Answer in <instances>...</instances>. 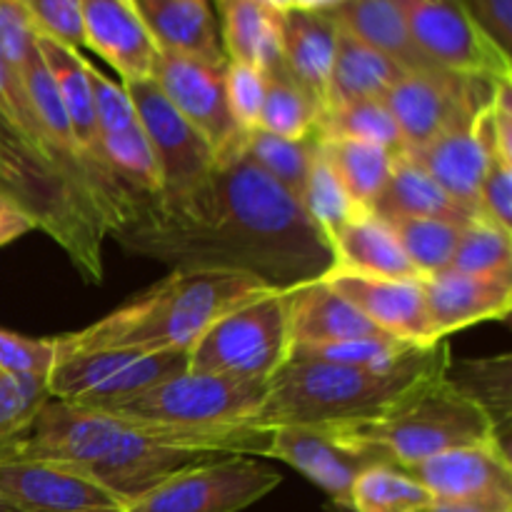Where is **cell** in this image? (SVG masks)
Wrapping results in <instances>:
<instances>
[{
  "instance_id": "6da1fadb",
  "label": "cell",
  "mask_w": 512,
  "mask_h": 512,
  "mask_svg": "<svg viewBox=\"0 0 512 512\" xmlns=\"http://www.w3.org/2000/svg\"><path fill=\"white\" fill-rule=\"evenodd\" d=\"M115 238L173 268L235 270L290 290L333 268L328 240L298 198L245 155L215 163L175 198H155Z\"/></svg>"
},
{
  "instance_id": "7a4b0ae2",
  "label": "cell",
  "mask_w": 512,
  "mask_h": 512,
  "mask_svg": "<svg viewBox=\"0 0 512 512\" xmlns=\"http://www.w3.org/2000/svg\"><path fill=\"white\" fill-rule=\"evenodd\" d=\"M270 445L273 428L253 423L190 428L50 398L28 433L0 455L68 465L128 505L190 465L225 455L268 458Z\"/></svg>"
},
{
  "instance_id": "3957f363",
  "label": "cell",
  "mask_w": 512,
  "mask_h": 512,
  "mask_svg": "<svg viewBox=\"0 0 512 512\" xmlns=\"http://www.w3.org/2000/svg\"><path fill=\"white\" fill-rule=\"evenodd\" d=\"M450 360L448 340L415 350L403 363L385 370L290 358L268 383V395L253 425L353 428L373 423L420 385L443 375Z\"/></svg>"
},
{
  "instance_id": "277c9868",
  "label": "cell",
  "mask_w": 512,
  "mask_h": 512,
  "mask_svg": "<svg viewBox=\"0 0 512 512\" xmlns=\"http://www.w3.org/2000/svg\"><path fill=\"white\" fill-rule=\"evenodd\" d=\"M270 288L235 270L173 268L155 285L133 295L105 318L75 333L60 335L58 358L105 348L183 350L190 353L200 335L228 310Z\"/></svg>"
},
{
  "instance_id": "5b68a950",
  "label": "cell",
  "mask_w": 512,
  "mask_h": 512,
  "mask_svg": "<svg viewBox=\"0 0 512 512\" xmlns=\"http://www.w3.org/2000/svg\"><path fill=\"white\" fill-rule=\"evenodd\" d=\"M375 445L400 468L473 445L500 443L493 420L443 375L428 380L373 423L340 428Z\"/></svg>"
},
{
  "instance_id": "8992f818",
  "label": "cell",
  "mask_w": 512,
  "mask_h": 512,
  "mask_svg": "<svg viewBox=\"0 0 512 512\" xmlns=\"http://www.w3.org/2000/svg\"><path fill=\"white\" fill-rule=\"evenodd\" d=\"M285 290H265L220 315L188 353V370L270 383L290 360Z\"/></svg>"
},
{
  "instance_id": "52a82bcc",
  "label": "cell",
  "mask_w": 512,
  "mask_h": 512,
  "mask_svg": "<svg viewBox=\"0 0 512 512\" xmlns=\"http://www.w3.org/2000/svg\"><path fill=\"white\" fill-rule=\"evenodd\" d=\"M188 370L183 350L105 348L63 355L48 375V393L83 408H113Z\"/></svg>"
},
{
  "instance_id": "ba28073f",
  "label": "cell",
  "mask_w": 512,
  "mask_h": 512,
  "mask_svg": "<svg viewBox=\"0 0 512 512\" xmlns=\"http://www.w3.org/2000/svg\"><path fill=\"white\" fill-rule=\"evenodd\" d=\"M265 395H268V383L183 370L125 403L100 410L153 420V423L215 428V425L253 423L260 405L265 403Z\"/></svg>"
},
{
  "instance_id": "9c48e42d",
  "label": "cell",
  "mask_w": 512,
  "mask_h": 512,
  "mask_svg": "<svg viewBox=\"0 0 512 512\" xmlns=\"http://www.w3.org/2000/svg\"><path fill=\"white\" fill-rule=\"evenodd\" d=\"M270 465L250 455H225L190 465L130 500L123 512H240L280 485Z\"/></svg>"
},
{
  "instance_id": "30bf717a",
  "label": "cell",
  "mask_w": 512,
  "mask_h": 512,
  "mask_svg": "<svg viewBox=\"0 0 512 512\" xmlns=\"http://www.w3.org/2000/svg\"><path fill=\"white\" fill-rule=\"evenodd\" d=\"M413 43L445 73L470 80H510V55L480 28L460 0H400Z\"/></svg>"
},
{
  "instance_id": "8fae6325",
  "label": "cell",
  "mask_w": 512,
  "mask_h": 512,
  "mask_svg": "<svg viewBox=\"0 0 512 512\" xmlns=\"http://www.w3.org/2000/svg\"><path fill=\"white\" fill-rule=\"evenodd\" d=\"M153 80L175 110L203 135L213 150V165L243 155L248 130H240L225 98V65L158 53Z\"/></svg>"
},
{
  "instance_id": "7c38bea8",
  "label": "cell",
  "mask_w": 512,
  "mask_h": 512,
  "mask_svg": "<svg viewBox=\"0 0 512 512\" xmlns=\"http://www.w3.org/2000/svg\"><path fill=\"white\" fill-rule=\"evenodd\" d=\"M160 168V195L175 198L203 183L213 170V150L170 105L153 78L123 83Z\"/></svg>"
},
{
  "instance_id": "4fadbf2b",
  "label": "cell",
  "mask_w": 512,
  "mask_h": 512,
  "mask_svg": "<svg viewBox=\"0 0 512 512\" xmlns=\"http://www.w3.org/2000/svg\"><path fill=\"white\" fill-rule=\"evenodd\" d=\"M268 458L283 460L330 495V503H348L355 478L370 465L390 463L375 445L350 438L340 428L283 425L273 428ZM395 465V463H393Z\"/></svg>"
},
{
  "instance_id": "5bb4252c",
  "label": "cell",
  "mask_w": 512,
  "mask_h": 512,
  "mask_svg": "<svg viewBox=\"0 0 512 512\" xmlns=\"http://www.w3.org/2000/svg\"><path fill=\"white\" fill-rule=\"evenodd\" d=\"M493 88L495 83L488 80L460 78L445 70H420L405 73L385 93L383 103L398 125L405 153H413L448 128L465 108L488 98Z\"/></svg>"
},
{
  "instance_id": "9a60e30c",
  "label": "cell",
  "mask_w": 512,
  "mask_h": 512,
  "mask_svg": "<svg viewBox=\"0 0 512 512\" xmlns=\"http://www.w3.org/2000/svg\"><path fill=\"white\" fill-rule=\"evenodd\" d=\"M405 470L438 503H473L512 512L510 453L500 443L450 450Z\"/></svg>"
},
{
  "instance_id": "2e32d148",
  "label": "cell",
  "mask_w": 512,
  "mask_h": 512,
  "mask_svg": "<svg viewBox=\"0 0 512 512\" xmlns=\"http://www.w3.org/2000/svg\"><path fill=\"white\" fill-rule=\"evenodd\" d=\"M0 498L20 512H123L95 480L50 460L0 455Z\"/></svg>"
},
{
  "instance_id": "e0dca14e",
  "label": "cell",
  "mask_w": 512,
  "mask_h": 512,
  "mask_svg": "<svg viewBox=\"0 0 512 512\" xmlns=\"http://www.w3.org/2000/svg\"><path fill=\"white\" fill-rule=\"evenodd\" d=\"M320 280L338 290L378 330L390 338L405 340L418 348L438 343L420 280L368 278V275L328 270Z\"/></svg>"
},
{
  "instance_id": "ac0fdd59",
  "label": "cell",
  "mask_w": 512,
  "mask_h": 512,
  "mask_svg": "<svg viewBox=\"0 0 512 512\" xmlns=\"http://www.w3.org/2000/svg\"><path fill=\"white\" fill-rule=\"evenodd\" d=\"M485 100L465 108L428 145L408 153L450 198L458 200L473 213H478V190L483 183L488 160L490 155H495L485 140L483 130H480L478 120Z\"/></svg>"
},
{
  "instance_id": "d6986e66",
  "label": "cell",
  "mask_w": 512,
  "mask_h": 512,
  "mask_svg": "<svg viewBox=\"0 0 512 512\" xmlns=\"http://www.w3.org/2000/svg\"><path fill=\"white\" fill-rule=\"evenodd\" d=\"M85 48L98 53L120 83L153 78L158 45L130 0H83Z\"/></svg>"
},
{
  "instance_id": "ffe728a7",
  "label": "cell",
  "mask_w": 512,
  "mask_h": 512,
  "mask_svg": "<svg viewBox=\"0 0 512 512\" xmlns=\"http://www.w3.org/2000/svg\"><path fill=\"white\" fill-rule=\"evenodd\" d=\"M420 288L440 340L470 325L508 318L512 308V278H475L448 268L420 280Z\"/></svg>"
},
{
  "instance_id": "44dd1931",
  "label": "cell",
  "mask_w": 512,
  "mask_h": 512,
  "mask_svg": "<svg viewBox=\"0 0 512 512\" xmlns=\"http://www.w3.org/2000/svg\"><path fill=\"white\" fill-rule=\"evenodd\" d=\"M38 50L43 55L45 68L53 75V83L58 88L60 100H63V108L68 113L70 130H73L75 145H78L80 155L85 158V163L105 180L113 188L125 190L133 198L138 195L128 188L125 183H120L113 173L108 170V165L103 163V153H100V133H98V118H95V103H93V85H90V73L88 65L90 60H85L83 55L75 48L58 43V40H50L45 35H38ZM140 203H145L143 198H138ZM150 205V203H145Z\"/></svg>"
},
{
  "instance_id": "7402d4cb",
  "label": "cell",
  "mask_w": 512,
  "mask_h": 512,
  "mask_svg": "<svg viewBox=\"0 0 512 512\" xmlns=\"http://www.w3.org/2000/svg\"><path fill=\"white\" fill-rule=\"evenodd\" d=\"M340 25L333 10H288L283 15V70L310 100L328 108V85L338 53Z\"/></svg>"
},
{
  "instance_id": "603a6c76",
  "label": "cell",
  "mask_w": 512,
  "mask_h": 512,
  "mask_svg": "<svg viewBox=\"0 0 512 512\" xmlns=\"http://www.w3.org/2000/svg\"><path fill=\"white\" fill-rule=\"evenodd\" d=\"M285 300H288L293 348L340 343V340L383 338L385 335L338 290H333L320 278L285 290Z\"/></svg>"
},
{
  "instance_id": "cb8c5ba5",
  "label": "cell",
  "mask_w": 512,
  "mask_h": 512,
  "mask_svg": "<svg viewBox=\"0 0 512 512\" xmlns=\"http://www.w3.org/2000/svg\"><path fill=\"white\" fill-rule=\"evenodd\" d=\"M133 5L160 53L228 63L210 0H135Z\"/></svg>"
},
{
  "instance_id": "d4e9b609",
  "label": "cell",
  "mask_w": 512,
  "mask_h": 512,
  "mask_svg": "<svg viewBox=\"0 0 512 512\" xmlns=\"http://www.w3.org/2000/svg\"><path fill=\"white\" fill-rule=\"evenodd\" d=\"M330 253V270H345L368 278L420 280V273L405 258L393 228L370 210L355 215L330 238Z\"/></svg>"
},
{
  "instance_id": "484cf974",
  "label": "cell",
  "mask_w": 512,
  "mask_h": 512,
  "mask_svg": "<svg viewBox=\"0 0 512 512\" xmlns=\"http://www.w3.org/2000/svg\"><path fill=\"white\" fill-rule=\"evenodd\" d=\"M370 213L385 223L408 218H438L450 223H468L473 210L450 198L408 153H398L390 165V175L375 198Z\"/></svg>"
},
{
  "instance_id": "4316f807",
  "label": "cell",
  "mask_w": 512,
  "mask_h": 512,
  "mask_svg": "<svg viewBox=\"0 0 512 512\" xmlns=\"http://www.w3.org/2000/svg\"><path fill=\"white\" fill-rule=\"evenodd\" d=\"M333 15L340 28L383 53L405 73L440 70L413 43L400 0H343Z\"/></svg>"
},
{
  "instance_id": "83f0119b",
  "label": "cell",
  "mask_w": 512,
  "mask_h": 512,
  "mask_svg": "<svg viewBox=\"0 0 512 512\" xmlns=\"http://www.w3.org/2000/svg\"><path fill=\"white\" fill-rule=\"evenodd\" d=\"M220 45L233 63L253 65L265 75L283 63V15L255 0H223Z\"/></svg>"
},
{
  "instance_id": "f1b7e54d",
  "label": "cell",
  "mask_w": 512,
  "mask_h": 512,
  "mask_svg": "<svg viewBox=\"0 0 512 512\" xmlns=\"http://www.w3.org/2000/svg\"><path fill=\"white\" fill-rule=\"evenodd\" d=\"M403 75L405 70L400 65L340 28L338 53L328 85V108L355 100H383Z\"/></svg>"
},
{
  "instance_id": "f546056e",
  "label": "cell",
  "mask_w": 512,
  "mask_h": 512,
  "mask_svg": "<svg viewBox=\"0 0 512 512\" xmlns=\"http://www.w3.org/2000/svg\"><path fill=\"white\" fill-rule=\"evenodd\" d=\"M315 140H318V150L323 153V158L328 160L343 188L348 190L350 200L360 210L373 208L375 198L388 180L395 155L380 145L358 143V140H333L318 138V135Z\"/></svg>"
},
{
  "instance_id": "4dcf8cb0",
  "label": "cell",
  "mask_w": 512,
  "mask_h": 512,
  "mask_svg": "<svg viewBox=\"0 0 512 512\" xmlns=\"http://www.w3.org/2000/svg\"><path fill=\"white\" fill-rule=\"evenodd\" d=\"M430 503L433 495L408 470L378 463L355 478L345 505L353 512H425Z\"/></svg>"
},
{
  "instance_id": "1f68e13d",
  "label": "cell",
  "mask_w": 512,
  "mask_h": 512,
  "mask_svg": "<svg viewBox=\"0 0 512 512\" xmlns=\"http://www.w3.org/2000/svg\"><path fill=\"white\" fill-rule=\"evenodd\" d=\"M445 378L465 398H470L475 405H480L485 410V415L493 420L500 445L508 450L505 438L510 433V355H500V358L493 360H473V363L460 365H453V360H450L448 370H445Z\"/></svg>"
},
{
  "instance_id": "d6a6232c",
  "label": "cell",
  "mask_w": 512,
  "mask_h": 512,
  "mask_svg": "<svg viewBox=\"0 0 512 512\" xmlns=\"http://www.w3.org/2000/svg\"><path fill=\"white\" fill-rule=\"evenodd\" d=\"M318 138L358 140V143L380 145L393 155L405 153L403 138L393 115L383 100H355V103L328 108L315 128Z\"/></svg>"
},
{
  "instance_id": "836d02e7",
  "label": "cell",
  "mask_w": 512,
  "mask_h": 512,
  "mask_svg": "<svg viewBox=\"0 0 512 512\" xmlns=\"http://www.w3.org/2000/svg\"><path fill=\"white\" fill-rule=\"evenodd\" d=\"M450 270L475 278H512V233L473 215L460 230Z\"/></svg>"
},
{
  "instance_id": "e575fe53",
  "label": "cell",
  "mask_w": 512,
  "mask_h": 512,
  "mask_svg": "<svg viewBox=\"0 0 512 512\" xmlns=\"http://www.w3.org/2000/svg\"><path fill=\"white\" fill-rule=\"evenodd\" d=\"M298 203L303 205L305 215H308L310 223L323 233L328 245L330 238H333L345 223H350L358 213H368V210H360L358 205L350 200L348 190L343 188V183H340V178L335 175V170L330 168V163L318 150V140H315L313 158H310V168L308 175H305V185Z\"/></svg>"
},
{
  "instance_id": "d590c367",
  "label": "cell",
  "mask_w": 512,
  "mask_h": 512,
  "mask_svg": "<svg viewBox=\"0 0 512 512\" xmlns=\"http://www.w3.org/2000/svg\"><path fill=\"white\" fill-rule=\"evenodd\" d=\"M320 108L283 73L273 70L265 75V98L255 128L278 138L305 140L315 135Z\"/></svg>"
},
{
  "instance_id": "8d00e7d4",
  "label": "cell",
  "mask_w": 512,
  "mask_h": 512,
  "mask_svg": "<svg viewBox=\"0 0 512 512\" xmlns=\"http://www.w3.org/2000/svg\"><path fill=\"white\" fill-rule=\"evenodd\" d=\"M315 150V135L305 140L278 138L273 133L253 128L245 133L243 155L253 165H258L265 175L283 185L293 198H300L308 175L310 158Z\"/></svg>"
},
{
  "instance_id": "74e56055",
  "label": "cell",
  "mask_w": 512,
  "mask_h": 512,
  "mask_svg": "<svg viewBox=\"0 0 512 512\" xmlns=\"http://www.w3.org/2000/svg\"><path fill=\"white\" fill-rule=\"evenodd\" d=\"M403 248L405 258L410 260L420 273V280L428 275L443 273L450 268L455 248H458L460 230L463 225L450 223V220L438 218H408L388 223Z\"/></svg>"
},
{
  "instance_id": "f35d334b",
  "label": "cell",
  "mask_w": 512,
  "mask_h": 512,
  "mask_svg": "<svg viewBox=\"0 0 512 512\" xmlns=\"http://www.w3.org/2000/svg\"><path fill=\"white\" fill-rule=\"evenodd\" d=\"M420 350L418 345H410L405 340L390 338H358V340H340V343L323 345H300L290 350L293 360H313V363L345 365V368H370L385 370L403 363L408 355Z\"/></svg>"
},
{
  "instance_id": "ab89813d",
  "label": "cell",
  "mask_w": 512,
  "mask_h": 512,
  "mask_svg": "<svg viewBox=\"0 0 512 512\" xmlns=\"http://www.w3.org/2000/svg\"><path fill=\"white\" fill-rule=\"evenodd\" d=\"M50 400L45 378L0 375V450L18 443Z\"/></svg>"
},
{
  "instance_id": "60d3db41",
  "label": "cell",
  "mask_w": 512,
  "mask_h": 512,
  "mask_svg": "<svg viewBox=\"0 0 512 512\" xmlns=\"http://www.w3.org/2000/svg\"><path fill=\"white\" fill-rule=\"evenodd\" d=\"M55 360H58L55 338H25L10 330H0V373L3 375L48 380Z\"/></svg>"
},
{
  "instance_id": "b9f144b4",
  "label": "cell",
  "mask_w": 512,
  "mask_h": 512,
  "mask_svg": "<svg viewBox=\"0 0 512 512\" xmlns=\"http://www.w3.org/2000/svg\"><path fill=\"white\" fill-rule=\"evenodd\" d=\"M38 35L68 45L85 48L83 0H20Z\"/></svg>"
},
{
  "instance_id": "7bdbcfd3",
  "label": "cell",
  "mask_w": 512,
  "mask_h": 512,
  "mask_svg": "<svg viewBox=\"0 0 512 512\" xmlns=\"http://www.w3.org/2000/svg\"><path fill=\"white\" fill-rule=\"evenodd\" d=\"M38 50V30L20 0H0V65L20 78Z\"/></svg>"
},
{
  "instance_id": "ee69618b",
  "label": "cell",
  "mask_w": 512,
  "mask_h": 512,
  "mask_svg": "<svg viewBox=\"0 0 512 512\" xmlns=\"http://www.w3.org/2000/svg\"><path fill=\"white\" fill-rule=\"evenodd\" d=\"M225 98L230 115L240 130H253L258 125L260 108L265 98V73L253 65L225 63Z\"/></svg>"
},
{
  "instance_id": "f6af8a7d",
  "label": "cell",
  "mask_w": 512,
  "mask_h": 512,
  "mask_svg": "<svg viewBox=\"0 0 512 512\" xmlns=\"http://www.w3.org/2000/svg\"><path fill=\"white\" fill-rule=\"evenodd\" d=\"M478 215L512 233V163L490 155L478 190Z\"/></svg>"
},
{
  "instance_id": "bcb514c9",
  "label": "cell",
  "mask_w": 512,
  "mask_h": 512,
  "mask_svg": "<svg viewBox=\"0 0 512 512\" xmlns=\"http://www.w3.org/2000/svg\"><path fill=\"white\" fill-rule=\"evenodd\" d=\"M475 23L510 55L512 43V0H460Z\"/></svg>"
},
{
  "instance_id": "7dc6e473",
  "label": "cell",
  "mask_w": 512,
  "mask_h": 512,
  "mask_svg": "<svg viewBox=\"0 0 512 512\" xmlns=\"http://www.w3.org/2000/svg\"><path fill=\"white\" fill-rule=\"evenodd\" d=\"M33 215L23 208L20 203H15L10 195L0 193V245H8L13 240L23 238L25 233L35 230Z\"/></svg>"
},
{
  "instance_id": "c3c4849f",
  "label": "cell",
  "mask_w": 512,
  "mask_h": 512,
  "mask_svg": "<svg viewBox=\"0 0 512 512\" xmlns=\"http://www.w3.org/2000/svg\"><path fill=\"white\" fill-rule=\"evenodd\" d=\"M425 512H500V510L485 508V505H473V503H438V500H433L430 508Z\"/></svg>"
},
{
  "instance_id": "681fc988",
  "label": "cell",
  "mask_w": 512,
  "mask_h": 512,
  "mask_svg": "<svg viewBox=\"0 0 512 512\" xmlns=\"http://www.w3.org/2000/svg\"><path fill=\"white\" fill-rule=\"evenodd\" d=\"M343 0H295L298 10H335Z\"/></svg>"
},
{
  "instance_id": "f907efd6",
  "label": "cell",
  "mask_w": 512,
  "mask_h": 512,
  "mask_svg": "<svg viewBox=\"0 0 512 512\" xmlns=\"http://www.w3.org/2000/svg\"><path fill=\"white\" fill-rule=\"evenodd\" d=\"M255 3L265 5V8L275 10V13H280V15H285L288 10L295 8V0H255Z\"/></svg>"
},
{
  "instance_id": "816d5d0a",
  "label": "cell",
  "mask_w": 512,
  "mask_h": 512,
  "mask_svg": "<svg viewBox=\"0 0 512 512\" xmlns=\"http://www.w3.org/2000/svg\"><path fill=\"white\" fill-rule=\"evenodd\" d=\"M325 512H353L348 508V505H343V503H328L325 505Z\"/></svg>"
},
{
  "instance_id": "f5cc1de1",
  "label": "cell",
  "mask_w": 512,
  "mask_h": 512,
  "mask_svg": "<svg viewBox=\"0 0 512 512\" xmlns=\"http://www.w3.org/2000/svg\"><path fill=\"white\" fill-rule=\"evenodd\" d=\"M0 512H20V510L15 508V505H10L5 498H0Z\"/></svg>"
},
{
  "instance_id": "db71d44e",
  "label": "cell",
  "mask_w": 512,
  "mask_h": 512,
  "mask_svg": "<svg viewBox=\"0 0 512 512\" xmlns=\"http://www.w3.org/2000/svg\"><path fill=\"white\" fill-rule=\"evenodd\" d=\"M220 3H223V0H215V5H220Z\"/></svg>"
},
{
  "instance_id": "11a10c76",
  "label": "cell",
  "mask_w": 512,
  "mask_h": 512,
  "mask_svg": "<svg viewBox=\"0 0 512 512\" xmlns=\"http://www.w3.org/2000/svg\"><path fill=\"white\" fill-rule=\"evenodd\" d=\"M130 3H135V0H130Z\"/></svg>"
},
{
  "instance_id": "9f6ffc18",
  "label": "cell",
  "mask_w": 512,
  "mask_h": 512,
  "mask_svg": "<svg viewBox=\"0 0 512 512\" xmlns=\"http://www.w3.org/2000/svg\"><path fill=\"white\" fill-rule=\"evenodd\" d=\"M0 375H3V373H0Z\"/></svg>"
}]
</instances>
